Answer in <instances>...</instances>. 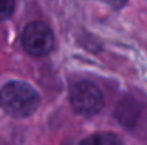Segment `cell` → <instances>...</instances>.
<instances>
[{
  "mask_svg": "<svg viewBox=\"0 0 147 145\" xmlns=\"http://www.w3.org/2000/svg\"><path fill=\"white\" fill-rule=\"evenodd\" d=\"M104 100L103 94L94 86L89 81H82L71 88L70 93V105L73 111L83 117H93L98 114L103 108Z\"/></svg>",
  "mask_w": 147,
  "mask_h": 145,
  "instance_id": "2",
  "label": "cell"
},
{
  "mask_svg": "<svg viewBox=\"0 0 147 145\" xmlns=\"http://www.w3.org/2000/svg\"><path fill=\"white\" fill-rule=\"evenodd\" d=\"M0 105L7 115L22 120L37 111L40 96L27 83L10 81L0 90Z\"/></svg>",
  "mask_w": 147,
  "mask_h": 145,
  "instance_id": "1",
  "label": "cell"
},
{
  "mask_svg": "<svg viewBox=\"0 0 147 145\" xmlns=\"http://www.w3.org/2000/svg\"><path fill=\"white\" fill-rule=\"evenodd\" d=\"M23 48L34 57H43L49 54L54 46V36L47 24L42 21L29 23L22 34Z\"/></svg>",
  "mask_w": 147,
  "mask_h": 145,
  "instance_id": "3",
  "label": "cell"
},
{
  "mask_svg": "<svg viewBox=\"0 0 147 145\" xmlns=\"http://www.w3.org/2000/svg\"><path fill=\"white\" fill-rule=\"evenodd\" d=\"M14 11V0H0V21L7 20Z\"/></svg>",
  "mask_w": 147,
  "mask_h": 145,
  "instance_id": "6",
  "label": "cell"
},
{
  "mask_svg": "<svg viewBox=\"0 0 147 145\" xmlns=\"http://www.w3.org/2000/svg\"><path fill=\"white\" fill-rule=\"evenodd\" d=\"M116 115H119V118L126 125L134 124V121L137 120V115H139V110L136 107V102L134 101H126L124 107H123V111L116 112Z\"/></svg>",
  "mask_w": 147,
  "mask_h": 145,
  "instance_id": "5",
  "label": "cell"
},
{
  "mask_svg": "<svg viewBox=\"0 0 147 145\" xmlns=\"http://www.w3.org/2000/svg\"><path fill=\"white\" fill-rule=\"evenodd\" d=\"M80 145H124L121 138L113 132H97L84 138Z\"/></svg>",
  "mask_w": 147,
  "mask_h": 145,
  "instance_id": "4",
  "label": "cell"
},
{
  "mask_svg": "<svg viewBox=\"0 0 147 145\" xmlns=\"http://www.w3.org/2000/svg\"><path fill=\"white\" fill-rule=\"evenodd\" d=\"M109 3H110L114 9H121V7L127 3V0H109Z\"/></svg>",
  "mask_w": 147,
  "mask_h": 145,
  "instance_id": "7",
  "label": "cell"
}]
</instances>
